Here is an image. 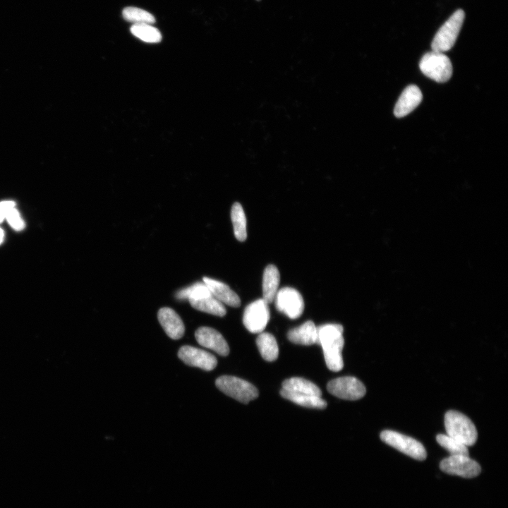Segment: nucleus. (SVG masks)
Segmentation results:
<instances>
[{
    "label": "nucleus",
    "instance_id": "393cba45",
    "mask_svg": "<svg viewBox=\"0 0 508 508\" xmlns=\"http://www.w3.org/2000/svg\"><path fill=\"white\" fill-rule=\"evenodd\" d=\"M436 440L451 455L468 456L469 454L467 446L447 435L438 434L436 436Z\"/></svg>",
    "mask_w": 508,
    "mask_h": 508
},
{
    "label": "nucleus",
    "instance_id": "4be33fe9",
    "mask_svg": "<svg viewBox=\"0 0 508 508\" xmlns=\"http://www.w3.org/2000/svg\"><path fill=\"white\" fill-rule=\"evenodd\" d=\"M231 218L236 238L239 241H244L247 237L246 217L239 202H234L232 205Z\"/></svg>",
    "mask_w": 508,
    "mask_h": 508
},
{
    "label": "nucleus",
    "instance_id": "9b49d317",
    "mask_svg": "<svg viewBox=\"0 0 508 508\" xmlns=\"http://www.w3.org/2000/svg\"><path fill=\"white\" fill-rule=\"evenodd\" d=\"M179 358L186 365L212 370L217 364V358L212 353L191 346H183L178 352Z\"/></svg>",
    "mask_w": 508,
    "mask_h": 508
},
{
    "label": "nucleus",
    "instance_id": "9d476101",
    "mask_svg": "<svg viewBox=\"0 0 508 508\" xmlns=\"http://www.w3.org/2000/svg\"><path fill=\"white\" fill-rule=\"evenodd\" d=\"M440 469L448 474L471 478L478 476L480 466L466 455H450L440 464Z\"/></svg>",
    "mask_w": 508,
    "mask_h": 508
},
{
    "label": "nucleus",
    "instance_id": "ddd939ff",
    "mask_svg": "<svg viewBox=\"0 0 508 508\" xmlns=\"http://www.w3.org/2000/svg\"><path fill=\"white\" fill-rule=\"evenodd\" d=\"M157 318L166 334L172 339H179L185 332L184 324L172 308L164 307L159 310Z\"/></svg>",
    "mask_w": 508,
    "mask_h": 508
},
{
    "label": "nucleus",
    "instance_id": "39448f33",
    "mask_svg": "<svg viewBox=\"0 0 508 508\" xmlns=\"http://www.w3.org/2000/svg\"><path fill=\"white\" fill-rule=\"evenodd\" d=\"M215 385L226 395L243 404H248L258 397V391L254 385L235 376H221L216 380Z\"/></svg>",
    "mask_w": 508,
    "mask_h": 508
},
{
    "label": "nucleus",
    "instance_id": "1a4fd4ad",
    "mask_svg": "<svg viewBox=\"0 0 508 508\" xmlns=\"http://www.w3.org/2000/svg\"><path fill=\"white\" fill-rule=\"evenodd\" d=\"M270 318L268 303L262 298L249 303L245 308L243 323L251 333L263 332Z\"/></svg>",
    "mask_w": 508,
    "mask_h": 508
},
{
    "label": "nucleus",
    "instance_id": "0eeeda50",
    "mask_svg": "<svg viewBox=\"0 0 508 508\" xmlns=\"http://www.w3.org/2000/svg\"><path fill=\"white\" fill-rule=\"evenodd\" d=\"M274 301L278 311L291 319L299 318L304 310V301L301 294L292 287L286 286L278 290Z\"/></svg>",
    "mask_w": 508,
    "mask_h": 508
},
{
    "label": "nucleus",
    "instance_id": "bb28decb",
    "mask_svg": "<svg viewBox=\"0 0 508 508\" xmlns=\"http://www.w3.org/2000/svg\"><path fill=\"white\" fill-rule=\"evenodd\" d=\"M6 219L10 226L16 231H20L25 226L24 222L15 207L9 210L6 214Z\"/></svg>",
    "mask_w": 508,
    "mask_h": 508
},
{
    "label": "nucleus",
    "instance_id": "aec40b11",
    "mask_svg": "<svg viewBox=\"0 0 508 508\" xmlns=\"http://www.w3.org/2000/svg\"><path fill=\"white\" fill-rule=\"evenodd\" d=\"M282 389L301 394L322 396L320 389L313 382L302 377H291L282 383Z\"/></svg>",
    "mask_w": 508,
    "mask_h": 508
},
{
    "label": "nucleus",
    "instance_id": "2eb2a0df",
    "mask_svg": "<svg viewBox=\"0 0 508 508\" xmlns=\"http://www.w3.org/2000/svg\"><path fill=\"white\" fill-rule=\"evenodd\" d=\"M202 280L212 295L221 303L231 307L240 306L241 300L239 296L227 284L206 277H204Z\"/></svg>",
    "mask_w": 508,
    "mask_h": 508
},
{
    "label": "nucleus",
    "instance_id": "f3484780",
    "mask_svg": "<svg viewBox=\"0 0 508 508\" xmlns=\"http://www.w3.org/2000/svg\"><path fill=\"white\" fill-rule=\"evenodd\" d=\"M279 281L280 274L277 267L274 265H268L262 276V299L267 303L274 300Z\"/></svg>",
    "mask_w": 508,
    "mask_h": 508
},
{
    "label": "nucleus",
    "instance_id": "a878e982",
    "mask_svg": "<svg viewBox=\"0 0 508 508\" xmlns=\"http://www.w3.org/2000/svg\"><path fill=\"white\" fill-rule=\"evenodd\" d=\"M211 292L204 282H196L193 285L179 290L176 297L180 300L197 299L211 295Z\"/></svg>",
    "mask_w": 508,
    "mask_h": 508
},
{
    "label": "nucleus",
    "instance_id": "cd10ccee",
    "mask_svg": "<svg viewBox=\"0 0 508 508\" xmlns=\"http://www.w3.org/2000/svg\"><path fill=\"white\" fill-rule=\"evenodd\" d=\"M15 207V202L11 200L0 202V222L6 219L7 213Z\"/></svg>",
    "mask_w": 508,
    "mask_h": 508
},
{
    "label": "nucleus",
    "instance_id": "20e7f679",
    "mask_svg": "<svg viewBox=\"0 0 508 508\" xmlns=\"http://www.w3.org/2000/svg\"><path fill=\"white\" fill-rule=\"evenodd\" d=\"M419 67L422 73L437 83H445L452 75L450 59L442 52L432 51L421 58Z\"/></svg>",
    "mask_w": 508,
    "mask_h": 508
},
{
    "label": "nucleus",
    "instance_id": "f8f14e48",
    "mask_svg": "<svg viewBox=\"0 0 508 508\" xmlns=\"http://www.w3.org/2000/svg\"><path fill=\"white\" fill-rule=\"evenodd\" d=\"M195 337L200 345L215 351L220 356H226L229 353V347L224 337L212 327H199L195 332Z\"/></svg>",
    "mask_w": 508,
    "mask_h": 508
},
{
    "label": "nucleus",
    "instance_id": "6e6552de",
    "mask_svg": "<svg viewBox=\"0 0 508 508\" xmlns=\"http://www.w3.org/2000/svg\"><path fill=\"white\" fill-rule=\"evenodd\" d=\"M327 389L332 395L346 400H357L366 392L364 385L356 377L344 376L330 380Z\"/></svg>",
    "mask_w": 508,
    "mask_h": 508
},
{
    "label": "nucleus",
    "instance_id": "6ab92c4d",
    "mask_svg": "<svg viewBox=\"0 0 508 508\" xmlns=\"http://www.w3.org/2000/svg\"><path fill=\"white\" fill-rule=\"evenodd\" d=\"M256 344L263 359L274 361L278 358L279 348L274 337L268 332H262L256 339Z\"/></svg>",
    "mask_w": 508,
    "mask_h": 508
},
{
    "label": "nucleus",
    "instance_id": "412c9836",
    "mask_svg": "<svg viewBox=\"0 0 508 508\" xmlns=\"http://www.w3.org/2000/svg\"><path fill=\"white\" fill-rule=\"evenodd\" d=\"M188 301L193 308L202 312L220 317L226 313L224 304L212 294L200 298L189 299Z\"/></svg>",
    "mask_w": 508,
    "mask_h": 508
},
{
    "label": "nucleus",
    "instance_id": "f257e3e1",
    "mask_svg": "<svg viewBox=\"0 0 508 508\" xmlns=\"http://www.w3.org/2000/svg\"><path fill=\"white\" fill-rule=\"evenodd\" d=\"M343 327L339 324H325L317 327V344L323 350L327 368L334 372L344 367L341 351L344 345Z\"/></svg>",
    "mask_w": 508,
    "mask_h": 508
},
{
    "label": "nucleus",
    "instance_id": "423d86ee",
    "mask_svg": "<svg viewBox=\"0 0 508 508\" xmlns=\"http://www.w3.org/2000/svg\"><path fill=\"white\" fill-rule=\"evenodd\" d=\"M380 437L387 445L413 459L419 461L426 459L427 452L424 446L413 437L389 430L381 432Z\"/></svg>",
    "mask_w": 508,
    "mask_h": 508
},
{
    "label": "nucleus",
    "instance_id": "c756f323",
    "mask_svg": "<svg viewBox=\"0 0 508 508\" xmlns=\"http://www.w3.org/2000/svg\"><path fill=\"white\" fill-rule=\"evenodd\" d=\"M256 1H260V0H256Z\"/></svg>",
    "mask_w": 508,
    "mask_h": 508
},
{
    "label": "nucleus",
    "instance_id": "5701e85b",
    "mask_svg": "<svg viewBox=\"0 0 508 508\" xmlns=\"http://www.w3.org/2000/svg\"><path fill=\"white\" fill-rule=\"evenodd\" d=\"M131 32L133 35L146 42L157 43L162 40L159 30L150 24H133L131 27Z\"/></svg>",
    "mask_w": 508,
    "mask_h": 508
},
{
    "label": "nucleus",
    "instance_id": "a211bd4d",
    "mask_svg": "<svg viewBox=\"0 0 508 508\" xmlns=\"http://www.w3.org/2000/svg\"><path fill=\"white\" fill-rule=\"evenodd\" d=\"M281 396L301 406L323 409L327 406V402L321 397L306 394L296 393L284 389L280 391Z\"/></svg>",
    "mask_w": 508,
    "mask_h": 508
},
{
    "label": "nucleus",
    "instance_id": "b1692460",
    "mask_svg": "<svg viewBox=\"0 0 508 508\" xmlns=\"http://www.w3.org/2000/svg\"><path fill=\"white\" fill-rule=\"evenodd\" d=\"M123 18L134 24H152L155 22V17L148 11L143 9L128 6L126 7L122 12Z\"/></svg>",
    "mask_w": 508,
    "mask_h": 508
},
{
    "label": "nucleus",
    "instance_id": "4468645a",
    "mask_svg": "<svg viewBox=\"0 0 508 508\" xmlns=\"http://www.w3.org/2000/svg\"><path fill=\"white\" fill-rule=\"evenodd\" d=\"M423 95L419 87L415 85L406 87L397 100L394 114L397 118L404 117L415 109L421 103Z\"/></svg>",
    "mask_w": 508,
    "mask_h": 508
},
{
    "label": "nucleus",
    "instance_id": "7ed1b4c3",
    "mask_svg": "<svg viewBox=\"0 0 508 508\" xmlns=\"http://www.w3.org/2000/svg\"><path fill=\"white\" fill-rule=\"evenodd\" d=\"M465 18L464 11H456L441 26L435 34L431 44L433 51L445 52L454 44Z\"/></svg>",
    "mask_w": 508,
    "mask_h": 508
},
{
    "label": "nucleus",
    "instance_id": "c85d7f7f",
    "mask_svg": "<svg viewBox=\"0 0 508 508\" xmlns=\"http://www.w3.org/2000/svg\"><path fill=\"white\" fill-rule=\"evenodd\" d=\"M4 236V231L1 229H0V243H1V242L3 241Z\"/></svg>",
    "mask_w": 508,
    "mask_h": 508
},
{
    "label": "nucleus",
    "instance_id": "f03ea898",
    "mask_svg": "<svg viewBox=\"0 0 508 508\" xmlns=\"http://www.w3.org/2000/svg\"><path fill=\"white\" fill-rule=\"evenodd\" d=\"M447 435L466 446L473 445L478 438L476 428L471 419L459 411L450 410L445 415Z\"/></svg>",
    "mask_w": 508,
    "mask_h": 508
},
{
    "label": "nucleus",
    "instance_id": "dca6fc26",
    "mask_svg": "<svg viewBox=\"0 0 508 508\" xmlns=\"http://www.w3.org/2000/svg\"><path fill=\"white\" fill-rule=\"evenodd\" d=\"M289 340L301 345H313L317 344V327L311 320H308L301 325L293 328L287 333Z\"/></svg>",
    "mask_w": 508,
    "mask_h": 508
}]
</instances>
